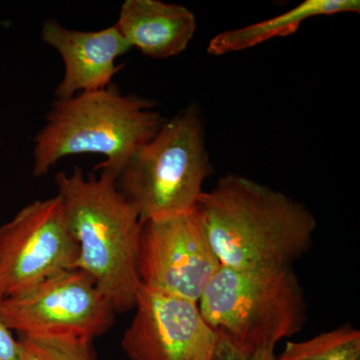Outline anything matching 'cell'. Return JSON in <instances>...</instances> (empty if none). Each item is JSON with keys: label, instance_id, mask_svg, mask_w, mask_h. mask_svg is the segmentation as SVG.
Segmentation results:
<instances>
[{"label": "cell", "instance_id": "6da1fadb", "mask_svg": "<svg viewBox=\"0 0 360 360\" xmlns=\"http://www.w3.org/2000/svg\"><path fill=\"white\" fill-rule=\"evenodd\" d=\"M196 207L219 264L232 269L291 267L317 229L302 203L240 175L220 179Z\"/></svg>", "mask_w": 360, "mask_h": 360}, {"label": "cell", "instance_id": "7a4b0ae2", "mask_svg": "<svg viewBox=\"0 0 360 360\" xmlns=\"http://www.w3.org/2000/svg\"><path fill=\"white\" fill-rule=\"evenodd\" d=\"M58 195L78 248L75 269L94 281L115 314L134 309L141 284L136 251L141 221L116 186V175L80 168L56 175Z\"/></svg>", "mask_w": 360, "mask_h": 360}, {"label": "cell", "instance_id": "3957f363", "mask_svg": "<svg viewBox=\"0 0 360 360\" xmlns=\"http://www.w3.org/2000/svg\"><path fill=\"white\" fill-rule=\"evenodd\" d=\"M155 108V101L122 94L115 84L56 99L33 139V175L44 176L63 158L92 153L105 158L96 169L117 179L165 122Z\"/></svg>", "mask_w": 360, "mask_h": 360}, {"label": "cell", "instance_id": "277c9868", "mask_svg": "<svg viewBox=\"0 0 360 360\" xmlns=\"http://www.w3.org/2000/svg\"><path fill=\"white\" fill-rule=\"evenodd\" d=\"M198 307L210 328L250 354L295 335L307 319L304 292L292 267L250 270L220 265Z\"/></svg>", "mask_w": 360, "mask_h": 360}, {"label": "cell", "instance_id": "5b68a950", "mask_svg": "<svg viewBox=\"0 0 360 360\" xmlns=\"http://www.w3.org/2000/svg\"><path fill=\"white\" fill-rule=\"evenodd\" d=\"M212 172L200 113L188 108L163 122L123 167L116 186L143 222L194 210Z\"/></svg>", "mask_w": 360, "mask_h": 360}, {"label": "cell", "instance_id": "8992f818", "mask_svg": "<svg viewBox=\"0 0 360 360\" xmlns=\"http://www.w3.org/2000/svg\"><path fill=\"white\" fill-rule=\"evenodd\" d=\"M0 314L20 335L91 340L115 321V311L82 270H63L2 298Z\"/></svg>", "mask_w": 360, "mask_h": 360}, {"label": "cell", "instance_id": "52a82bcc", "mask_svg": "<svg viewBox=\"0 0 360 360\" xmlns=\"http://www.w3.org/2000/svg\"><path fill=\"white\" fill-rule=\"evenodd\" d=\"M219 267L198 207L141 222L136 270L144 288L198 303Z\"/></svg>", "mask_w": 360, "mask_h": 360}, {"label": "cell", "instance_id": "ba28073f", "mask_svg": "<svg viewBox=\"0 0 360 360\" xmlns=\"http://www.w3.org/2000/svg\"><path fill=\"white\" fill-rule=\"evenodd\" d=\"M77 257L61 198L33 201L0 227V295L75 269Z\"/></svg>", "mask_w": 360, "mask_h": 360}, {"label": "cell", "instance_id": "9c48e42d", "mask_svg": "<svg viewBox=\"0 0 360 360\" xmlns=\"http://www.w3.org/2000/svg\"><path fill=\"white\" fill-rule=\"evenodd\" d=\"M134 309L122 341L130 360H210L219 333L198 302L141 285Z\"/></svg>", "mask_w": 360, "mask_h": 360}, {"label": "cell", "instance_id": "30bf717a", "mask_svg": "<svg viewBox=\"0 0 360 360\" xmlns=\"http://www.w3.org/2000/svg\"><path fill=\"white\" fill-rule=\"evenodd\" d=\"M40 37L60 54L65 65L56 99L105 89L123 68L116 65V59L131 49L116 25L96 32H79L49 18L42 23Z\"/></svg>", "mask_w": 360, "mask_h": 360}, {"label": "cell", "instance_id": "8fae6325", "mask_svg": "<svg viewBox=\"0 0 360 360\" xmlns=\"http://www.w3.org/2000/svg\"><path fill=\"white\" fill-rule=\"evenodd\" d=\"M115 25L131 49L156 59L186 51L198 26L186 6L160 0H125Z\"/></svg>", "mask_w": 360, "mask_h": 360}, {"label": "cell", "instance_id": "7c38bea8", "mask_svg": "<svg viewBox=\"0 0 360 360\" xmlns=\"http://www.w3.org/2000/svg\"><path fill=\"white\" fill-rule=\"evenodd\" d=\"M359 11V0H307L276 18L219 33L210 40L207 51L212 56H222L243 51L274 37L295 33L307 18Z\"/></svg>", "mask_w": 360, "mask_h": 360}, {"label": "cell", "instance_id": "4fadbf2b", "mask_svg": "<svg viewBox=\"0 0 360 360\" xmlns=\"http://www.w3.org/2000/svg\"><path fill=\"white\" fill-rule=\"evenodd\" d=\"M276 360H360V333L349 324L307 340L288 341Z\"/></svg>", "mask_w": 360, "mask_h": 360}, {"label": "cell", "instance_id": "5bb4252c", "mask_svg": "<svg viewBox=\"0 0 360 360\" xmlns=\"http://www.w3.org/2000/svg\"><path fill=\"white\" fill-rule=\"evenodd\" d=\"M20 360H94L91 340L20 335Z\"/></svg>", "mask_w": 360, "mask_h": 360}, {"label": "cell", "instance_id": "9a60e30c", "mask_svg": "<svg viewBox=\"0 0 360 360\" xmlns=\"http://www.w3.org/2000/svg\"><path fill=\"white\" fill-rule=\"evenodd\" d=\"M219 333L217 345L210 360H248L250 354L245 352L222 333Z\"/></svg>", "mask_w": 360, "mask_h": 360}, {"label": "cell", "instance_id": "2e32d148", "mask_svg": "<svg viewBox=\"0 0 360 360\" xmlns=\"http://www.w3.org/2000/svg\"><path fill=\"white\" fill-rule=\"evenodd\" d=\"M0 295V302L2 300ZM21 345L0 314V360H20Z\"/></svg>", "mask_w": 360, "mask_h": 360}, {"label": "cell", "instance_id": "e0dca14e", "mask_svg": "<svg viewBox=\"0 0 360 360\" xmlns=\"http://www.w3.org/2000/svg\"><path fill=\"white\" fill-rule=\"evenodd\" d=\"M274 347H269V345L258 347L250 354L248 360H276Z\"/></svg>", "mask_w": 360, "mask_h": 360}]
</instances>
